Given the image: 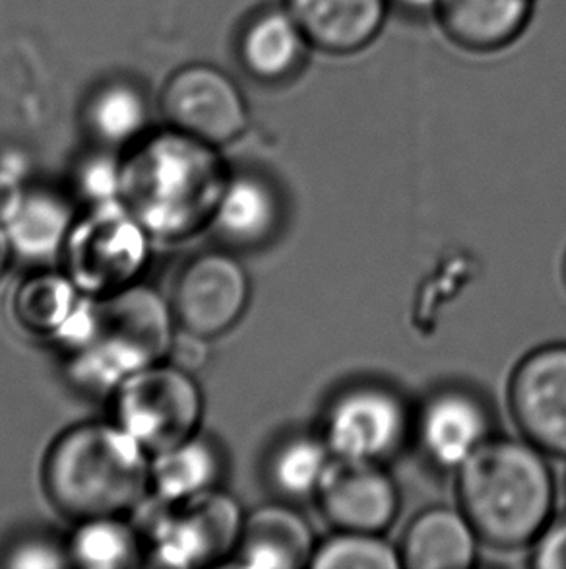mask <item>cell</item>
<instances>
[{
  "instance_id": "cell-5",
  "label": "cell",
  "mask_w": 566,
  "mask_h": 569,
  "mask_svg": "<svg viewBox=\"0 0 566 569\" xmlns=\"http://www.w3.org/2000/svg\"><path fill=\"white\" fill-rule=\"evenodd\" d=\"M115 415L117 423L148 453H163L194 438L202 420V392L191 371L152 363L117 387Z\"/></svg>"
},
{
  "instance_id": "cell-18",
  "label": "cell",
  "mask_w": 566,
  "mask_h": 569,
  "mask_svg": "<svg viewBox=\"0 0 566 569\" xmlns=\"http://www.w3.org/2000/svg\"><path fill=\"white\" fill-rule=\"evenodd\" d=\"M420 436L436 465L459 469L487 441V416L469 395L443 392L423 410Z\"/></svg>"
},
{
  "instance_id": "cell-17",
  "label": "cell",
  "mask_w": 566,
  "mask_h": 569,
  "mask_svg": "<svg viewBox=\"0 0 566 569\" xmlns=\"http://www.w3.org/2000/svg\"><path fill=\"white\" fill-rule=\"evenodd\" d=\"M0 223L7 230L12 251L30 261H43L67 246L74 220L67 200L53 192L31 189L8 194L2 202Z\"/></svg>"
},
{
  "instance_id": "cell-8",
  "label": "cell",
  "mask_w": 566,
  "mask_h": 569,
  "mask_svg": "<svg viewBox=\"0 0 566 569\" xmlns=\"http://www.w3.org/2000/svg\"><path fill=\"white\" fill-rule=\"evenodd\" d=\"M158 503L161 511L152 517V542L160 566H210L239 547L245 521L230 496L210 490L189 500Z\"/></svg>"
},
{
  "instance_id": "cell-21",
  "label": "cell",
  "mask_w": 566,
  "mask_h": 569,
  "mask_svg": "<svg viewBox=\"0 0 566 569\" xmlns=\"http://www.w3.org/2000/svg\"><path fill=\"white\" fill-rule=\"evenodd\" d=\"M277 212L276 194L266 181L237 176L228 179L212 220L223 238L237 246H256L276 228Z\"/></svg>"
},
{
  "instance_id": "cell-14",
  "label": "cell",
  "mask_w": 566,
  "mask_h": 569,
  "mask_svg": "<svg viewBox=\"0 0 566 569\" xmlns=\"http://www.w3.org/2000/svg\"><path fill=\"white\" fill-rule=\"evenodd\" d=\"M314 53L353 57L367 51L391 20L388 0H283Z\"/></svg>"
},
{
  "instance_id": "cell-11",
  "label": "cell",
  "mask_w": 566,
  "mask_h": 569,
  "mask_svg": "<svg viewBox=\"0 0 566 569\" xmlns=\"http://www.w3.org/2000/svg\"><path fill=\"white\" fill-rule=\"evenodd\" d=\"M406 412L391 391L357 387L330 408L326 446L337 459L381 461L402 443Z\"/></svg>"
},
{
  "instance_id": "cell-19",
  "label": "cell",
  "mask_w": 566,
  "mask_h": 569,
  "mask_svg": "<svg viewBox=\"0 0 566 569\" xmlns=\"http://www.w3.org/2000/svg\"><path fill=\"white\" fill-rule=\"evenodd\" d=\"M237 548L239 566L254 569L301 568L314 555L305 519L282 506H266L249 517Z\"/></svg>"
},
{
  "instance_id": "cell-30",
  "label": "cell",
  "mask_w": 566,
  "mask_h": 569,
  "mask_svg": "<svg viewBox=\"0 0 566 569\" xmlns=\"http://www.w3.org/2000/svg\"><path fill=\"white\" fill-rule=\"evenodd\" d=\"M204 340L199 335L184 331L183 337H176L173 340V347L169 350L171 363L186 371L199 370L200 366L206 360V347Z\"/></svg>"
},
{
  "instance_id": "cell-10",
  "label": "cell",
  "mask_w": 566,
  "mask_h": 569,
  "mask_svg": "<svg viewBox=\"0 0 566 569\" xmlns=\"http://www.w3.org/2000/svg\"><path fill=\"white\" fill-rule=\"evenodd\" d=\"M313 53L305 31L283 0L251 10L235 36L239 67L253 82L266 88L295 82Z\"/></svg>"
},
{
  "instance_id": "cell-28",
  "label": "cell",
  "mask_w": 566,
  "mask_h": 569,
  "mask_svg": "<svg viewBox=\"0 0 566 569\" xmlns=\"http://www.w3.org/2000/svg\"><path fill=\"white\" fill-rule=\"evenodd\" d=\"M67 563V558L57 548L47 545L43 540L38 542H20L10 552L8 566L12 568H61Z\"/></svg>"
},
{
  "instance_id": "cell-9",
  "label": "cell",
  "mask_w": 566,
  "mask_h": 569,
  "mask_svg": "<svg viewBox=\"0 0 566 569\" xmlns=\"http://www.w3.org/2000/svg\"><path fill=\"white\" fill-rule=\"evenodd\" d=\"M249 278L225 253L200 254L184 267L175 290V317L184 331L214 339L245 313Z\"/></svg>"
},
{
  "instance_id": "cell-20",
  "label": "cell",
  "mask_w": 566,
  "mask_h": 569,
  "mask_svg": "<svg viewBox=\"0 0 566 569\" xmlns=\"http://www.w3.org/2000/svg\"><path fill=\"white\" fill-rule=\"evenodd\" d=\"M477 532L464 511L428 509L410 525L402 542V566L466 569L474 563Z\"/></svg>"
},
{
  "instance_id": "cell-32",
  "label": "cell",
  "mask_w": 566,
  "mask_h": 569,
  "mask_svg": "<svg viewBox=\"0 0 566 569\" xmlns=\"http://www.w3.org/2000/svg\"><path fill=\"white\" fill-rule=\"evenodd\" d=\"M10 251H12V246H10V241H8L7 230H4V226L0 223V277H2V272L7 269Z\"/></svg>"
},
{
  "instance_id": "cell-12",
  "label": "cell",
  "mask_w": 566,
  "mask_h": 569,
  "mask_svg": "<svg viewBox=\"0 0 566 569\" xmlns=\"http://www.w3.org/2000/svg\"><path fill=\"white\" fill-rule=\"evenodd\" d=\"M511 405L534 446L566 457V345L539 348L518 366Z\"/></svg>"
},
{
  "instance_id": "cell-22",
  "label": "cell",
  "mask_w": 566,
  "mask_h": 569,
  "mask_svg": "<svg viewBox=\"0 0 566 569\" xmlns=\"http://www.w3.org/2000/svg\"><path fill=\"white\" fill-rule=\"evenodd\" d=\"M222 472L220 455L204 439L194 438L155 455L152 486L158 500L183 501L214 490Z\"/></svg>"
},
{
  "instance_id": "cell-13",
  "label": "cell",
  "mask_w": 566,
  "mask_h": 569,
  "mask_svg": "<svg viewBox=\"0 0 566 569\" xmlns=\"http://www.w3.org/2000/svg\"><path fill=\"white\" fill-rule=\"evenodd\" d=\"M322 509L340 531H384L398 513V492L373 461L337 459L319 488Z\"/></svg>"
},
{
  "instance_id": "cell-4",
  "label": "cell",
  "mask_w": 566,
  "mask_h": 569,
  "mask_svg": "<svg viewBox=\"0 0 566 569\" xmlns=\"http://www.w3.org/2000/svg\"><path fill=\"white\" fill-rule=\"evenodd\" d=\"M173 340V316L160 293L127 286L93 301L90 331L72 350V370L88 389L117 391L134 371L169 356Z\"/></svg>"
},
{
  "instance_id": "cell-23",
  "label": "cell",
  "mask_w": 566,
  "mask_h": 569,
  "mask_svg": "<svg viewBox=\"0 0 566 569\" xmlns=\"http://www.w3.org/2000/svg\"><path fill=\"white\" fill-rule=\"evenodd\" d=\"M78 290L69 274H38L18 288L16 316L26 329L61 340L84 306Z\"/></svg>"
},
{
  "instance_id": "cell-3",
  "label": "cell",
  "mask_w": 566,
  "mask_h": 569,
  "mask_svg": "<svg viewBox=\"0 0 566 569\" xmlns=\"http://www.w3.org/2000/svg\"><path fill=\"white\" fill-rule=\"evenodd\" d=\"M458 496L477 537L498 548L524 547L552 516V470L539 447L487 439L459 467Z\"/></svg>"
},
{
  "instance_id": "cell-1",
  "label": "cell",
  "mask_w": 566,
  "mask_h": 569,
  "mask_svg": "<svg viewBox=\"0 0 566 569\" xmlns=\"http://www.w3.org/2000/svg\"><path fill=\"white\" fill-rule=\"evenodd\" d=\"M228 179L218 148L168 127L134 144L121 194L145 230L181 236L214 218Z\"/></svg>"
},
{
  "instance_id": "cell-16",
  "label": "cell",
  "mask_w": 566,
  "mask_h": 569,
  "mask_svg": "<svg viewBox=\"0 0 566 569\" xmlns=\"http://www.w3.org/2000/svg\"><path fill=\"white\" fill-rule=\"evenodd\" d=\"M82 121L100 147L131 148L148 134L152 101L140 80L113 74L90 90L82 108Z\"/></svg>"
},
{
  "instance_id": "cell-27",
  "label": "cell",
  "mask_w": 566,
  "mask_h": 569,
  "mask_svg": "<svg viewBox=\"0 0 566 569\" xmlns=\"http://www.w3.org/2000/svg\"><path fill=\"white\" fill-rule=\"evenodd\" d=\"M77 187L92 204L119 199L123 189V162L111 154V148L100 147V152L85 156L78 163Z\"/></svg>"
},
{
  "instance_id": "cell-7",
  "label": "cell",
  "mask_w": 566,
  "mask_h": 569,
  "mask_svg": "<svg viewBox=\"0 0 566 569\" xmlns=\"http://www.w3.org/2000/svg\"><path fill=\"white\" fill-rule=\"evenodd\" d=\"M160 109L168 127L215 148L241 139L251 123L245 90L212 62L176 69L163 84Z\"/></svg>"
},
{
  "instance_id": "cell-15",
  "label": "cell",
  "mask_w": 566,
  "mask_h": 569,
  "mask_svg": "<svg viewBox=\"0 0 566 569\" xmlns=\"http://www.w3.org/2000/svg\"><path fill=\"white\" fill-rule=\"evenodd\" d=\"M537 0H443L435 20L444 39L467 54H497L529 30Z\"/></svg>"
},
{
  "instance_id": "cell-24",
  "label": "cell",
  "mask_w": 566,
  "mask_h": 569,
  "mask_svg": "<svg viewBox=\"0 0 566 569\" xmlns=\"http://www.w3.org/2000/svg\"><path fill=\"white\" fill-rule=\"evenodd\" d=\"M139 540L119 517L82 521L69 547V558L93 569H123L139 563Z\"/></svg>"
},
{
  "instance_id": "cell-6",
  "label": "cell",
  "mask_w": 566,
  "mask_h": 569,
  "mask_svg": "<svg viewBox=\"0 0 566 569\" xmlns=\"http://www.w3.org/2000/svg\"><path fill=\"white\" fill-rule=\"evenodd\" d=\"M144 226L127 204H92L67 241L69 277L85 293H113L131 286L148 259Z\"/></svg>"
},
{
  "instance_id": "cell-29",
  "label": "cell",
  "mask_w": 566,
  "mask_h": 569,
  "mask_svg": "<svg viewBox=\"0 0 566 569\" xmlns=\"http://www.w3.org/2000/svg\"><path fill=\"white\" fill-rule=\"evenodd\" d=\"M537 568L566 569V521L545 532L537 545Z\"/></svg>"
},
{
  "instance_id": "cell-25",
  "label": "cell",
  "mask_w": 566,
  "mask_h": 569,
  "mask_svg": "<svg viewBox=\"0 0 566 569\" xmlns=\"http://www.w3.org/2000/svg\"><path fill=\"white\" fill-rule=\"evenodd\" d=\"M330 457L334 455L326 441L314 438L290 439L274 455L270 475L283 493L291 498H305L319 493L332 462Z\"/></svg>"
},
{
  "instance_id": "cell-31",
  "label": "cell",
  "mask_w": 566,
  "mask_h": 569,
  "mask_svg": "<svg viewBox=\"0 0 566 569\" xmlns=\"http://www.w3.org/2000/svg\"><path fill=\"white\" fill-rule=\"evenodd\" d=\"M441 2L443 0H388L392 12H398L407 18H431V20Z\"/></svg>"
},
{
  "instance_id": "cell-2",
  "label": "cell",
  "mask_w": 566,
  "mask_h": 569,
  "mask_svg": "<svg viewBox=\"0 0 566 569\" xmlns=\"http://www.w3.org/2000/svg\"><path fill=\"white\" fill-rule=\"evenodd\" d=\"M46 486L54 506L80 523L119 517L144 500L152 465L119 423H82L51 447Z\"/></svg>"
},
{
  "instance_id": "cell-26",
  "label": "cell",
  "mask_w": 566,
  "mask_h": 569,
  "mask_svg": "<svg viewBox=\"0 0 566 569\" xmlns=\"http://www.w3.org/2000/svg\"><path fill=\"white\" fill-rule=\"evenodd\" d=\"M316 569H394L402 566L398 552L375 532L342 531L314 550Z\"/></svg>"
}]
</instances>
